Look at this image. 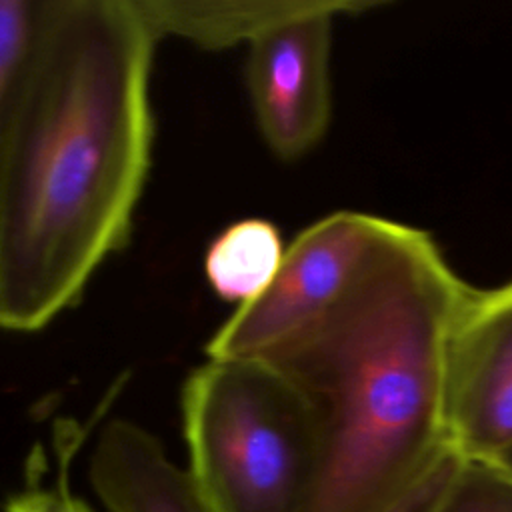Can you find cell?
<instances>
[{
  "label": "cell",
  "instance_id": "cell-1",
  "mask_svg": "<svg viewBox=\"0 0 512 512\" xmlns=\"http://www.w3.org/2000/svg\"><path fill=\"white\" fill-rule=\"evenodd\" d=\"M158 40L134 0H46L0 178V330L74 306L130 236Z\"/></svg>",
  "mask_w": 512,
  "mask_h": 512
},
{
  "label": "cell",
  "instance_id": "cell-2",
  "mask_svg": "<svg viewBox=\"0 0 512 512\" xmlns=\"http://www.w3.org/2000/svg\"><path fill=\"white\" fill-rule=\"evenodd\" d=\"M470 288L434 238L406 224L358 290L268 362L320 416L308 512H380L452 448L448 358Z\"/></svg>",
  "mask_w": 512,
  "mask_h": 512
},
{
  "label": "cell",
  "instance_id": "cell-3",
  "mask_svg": "<svg viewBox=\"0 0 512 512\" xmlns=\"http://www.w3.org/2000/svg\"><path fill=\"white\" fill-rule=\"evenodd\" d=\"M190 476L212 512H308L322 424L308 394L258 360H206L180 394Z\"/></svg>",
  "mask_w": 512,
  "mask_h": 512
},
{
  "label": "cell",
  "instance_id": "cell-4",
  "mask_svg": "<svg viewBox=\"0 0 512 512\" xmlns=\"http://www.w3.org/2000/svg\"><path fill=\"white\" fill-rule=\"evenodd\" d=\"M406 224L356 210L332 212L284 250L270 286L206 342L208 360L272 362L328 320L370 276Z\"/></svg>",
  "mask_w": 512,
  "mask_h": 512
},
{
  "label": "cell",
  "instance_id": "cell-5",
  "mask_svg": "<svg viewBox=\"0 0 512 512\" xmlns=\"http://www.w3.org/2000/svg\"><path fill=\"white\" fill-rule=\"evenodd\" d=\"M378 6L360 0H314L248 44L246 86L266 146L282 160L308 154L332 116V30L340 14Z\"/></svg>",
  "mask_w": 512,
  "mask_h": 512
},
{
  "label": "cell",
  "instance_id": "cell-6",
  "mask_svg": "<svg viewBox=\"0 0 512 512\" xmlns=\"http://www.w3.org/2000/svg\"><path fill=\"white\" fill-rule=\"evenodd\" d=\"M446 432L462 458L512 462V282L468 292L450 344Z\"/></svg>",
  "mask_w": 512,
  "mask_h": 512
},
{
  "label": "cell",
  "instance_id": "cell-7",
  "mask_svg": "<svg viewBox=\"0 0 512 512\" xmlns=\"http://www.w3.org/2000/svg\"><path fill=\"white\" fill-rule=\"evenodd\" d=\"M90 482L108 512H212L188 470L132 420H110L92 450Z\"/></svg>",
  "mask_w": 512,
  "mask_h": 512
},
{
  "label": "cell",
  "instance_id": "cell-8",
  "mask_svg": "<svg viewBox=\"0 0 512 512\" xmlns=\"http://www.w3.org/2000/svg\"><path fill=\"white\" fill-rule=\"evenodd\" d=\"M156 40H186L206 50L252 44L314 0H134Z\"/></svg>",
  "mask_w": 512,
  "mask_h": 512
},
{
  "label": "cell",
  "instance_id": "cell-9",
  "mask_svg": "<svg viewBox=\"0 0 512 512\" xmlns=\"http://www.w3.org/2000/svg\"><path fill=\"white\" fill-rule=\"evenodd\" d=\"M284 250L282 236L270 220L244 218L232 222L206 250V280L218 298L242 306L270 286Z\"/></svg>",
  "mask_w": 512,
  "mask_h": 512
},
{
  "label": "cell",
  "instance_id": "cell-10",
  "mask_svg": "<svg viewBox=\"0 0 512 512\" xmlns=\"http://www.w3.org/2000/svg\"><path fill=\"white\" fill-rule=\"evenodd\" d=\"M46 0H0V178Z\"/></svg>",
  "mask_w": 512,
  "mask_h": 512
},
{
  "label": "cell",
  "instance_id": "cell-11",
  "mask_svg": "<svg viewBox=\"0 0 512 512\" xmlns=\"http://www.w3.org/2000/svg\"><path fill=\"white\" fill-rule=\"evenodd\" d=\"M434 512H512V462L462 458Z\"/></svg>",
  "mask_w": 512,
  "mask_h": 512
},
{
  "label": "cell",
  "instance_id": "cell-12",
  "mask_svg": "<svg viewBox=\"0 0 512 512\" xmlns=\"http://www.w3.org/2000/svg\"><path fill=\"white\" fill-rule=\"evenodd\" d=\"M460 462L462 456L450 448L402 496L380 512H434Z\"/></svg>",
  "mask_w": 512,
  "mask_h": 512
},
{
  "label": "cell",
  "instance_id": "cell-13",
  "mask_svg": "<svg viewBox=\"0 0 512 512\" xmlns=\"http://www.w3.org/2000/svg\"><path fill=\"white\" fill-rule=\"evenodd\" d=\"M4 512H90V508L64 486L44 490L30 488L12 496Z\"/></svg>",
  "mask_w": 512,
  "mask_h": 512
}]
</instances>
